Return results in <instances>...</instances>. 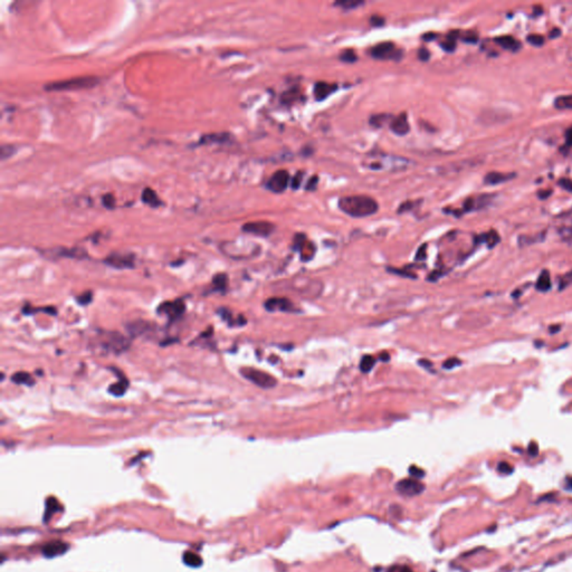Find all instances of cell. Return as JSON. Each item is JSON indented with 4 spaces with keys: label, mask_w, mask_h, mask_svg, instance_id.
Segmentation results:
<instances>
[{
    "label": "cell",
    "mask_w": 572,
    "mask_h": 572,
    "mask_svg": "<svg viewBox=\"0 0 572 572\" xmlns=\"http://www.w3.org/2000/svg\"><path fill=\"white\" fill-rule=\"evenodd\" d=\"M339 207L345 214L357 218L371 216L379 209L378 202L369 196L343 197L339 200Z\"/></svg>",
    "instance_id": "cell-1"
},
{
    "label": "cell",
    "mask_w": 572,
    "mask_h": 572,
    "mask_svg": "<svg viewBox=\"0 0 572 572\" xmlns=\"http://www.w3.org/2000/svg\"><path fill=\"white\" fill-rule=\"evenodd\" d=\"M408 165H409L408 159L390 156V154H369L362 161V166L370 170L400 171L406 169Z\"/></svg>",
    "instance_id": "cell-2"
},
{
    "label": "cell",
    "mask_w": 572,
    "mask_h": 572,
    "mask_svg": "<svg viewBox=\"0 0 572 572\" xmlns=\"http://www.w3.org/2000/svg\"><path fill=\"white\" fill-rule=\"evenodd\" d=\"M100 79L96 76H78L73 77L65 81L52 82L46 84L44 88L47 92H66V91H76L84 90V88H91L97 85Z\"/></svg>",
    "instance_id": "cell-3"
},
{
    "label": "cell",
    "mask_w": 572,
    "mask_h": 572,
    "mask_svg": "<svg viewBox=\"0 0 572 572\" xmlns=\"http://www.w3.org/2000/svg\"><path fill=\"white\" fill-rule=\"evenodd\" d=\"M99 339L101 348H103L105 351L117 354L124 352L130 345L128 340L119 332H104Z\"/></svg>",
    "instance_id": "cell-4"
},
{
    "label": "cell",
    "mask_w": 572,
    "mask_h": 572,
    "mask_svg": "<svg viewBox=\"0 0 572 572\" xmlns=\"http://www.w3.org/2000/svg\"><path fill=\"white\" fill-rule=\"evenodd\" d=\"M241 374L247 380H250L251 382L256 384L257 387L263 389H270L275 387L277 383L276 379L272 375L265 371L255 369V368H243V369H241Z\"/></svg>",
    "instance_id": "cell-5"
},
{
    "label": "cell",
    "mask_w": 572,
    "mask_h": 572,
    "mask_svg": "<svg viewBox=\"0 0 572 572\" xmlns=\"http://www.w3.org/2000/svg\"><path fill=\"white\" fill-rule=\"evenodd\" d=\"M134 255L128 253H112L104 259V263L111 267L127 269L134 267Z\"/></svg>",
    "instance_id": "cell-6"
},
{
    "label": "cell",
    "mask_w": 572,
    "mask_h": 572,
    "mask_svg": "<svg viewBox=\"0 0 572 572\" xmlns=\"http://www.w3.org/2000/svg\"><path fill=\"white\" fill-rule=\"evenodd\" d=\"M371 55L378 60H399L402 55L393 43H381L371 50Z\"/></svg>",
    "instance_id": "cell-7"
},
{
    "label": "cell",
    "mask_w": 572,
    "mask_h": 572,
    "mask_svg": "<svg viewBox=\"0 0 572 572\" xmlns=\"http://www.w3.org/2000/svg\"><path fill=\"white\" fill-rule=\"evenodd\" d=\"M290 174L286 170H277L268 180L267 188L273 192H283L285 191L287 186L290 184Z\"/></svg>",
    "instance_id": "cell-8"
},
{
    "label": "cell",
    "mask_w": 572,
    "mask_h": 572,
    "mask_svg": "<svg viewBox=\"0 0 572 572\" xmlns=\"http://www.w3.org/2000/svg\"><path fill=\"white\" fill-rule=\"evenodd\" d=\"M243 232L255 235V236L267 237L274 230V225L269 221H253L243 226Z\"/></svg>",
    "instance_id": "cell-9"
},
{
    "label": "cell",
    "mask_w": 572,
    "mask_h": 572,
    "mask_svg": "<svg viewBox=\"0 0 572 572\" xmlns=\"http://www.w3.org/2000/svg\"><path fill=\"white\" fill-rule=\"evenodd\" d=\"M185 310H186L185 303L181 300H177L174 301V302L162 303L160 307H159L158 312L166 314L167 317H169L174 320V318H178L179 317L183 316Z\"/></svg>",
    "instance_id": "cell-10"
},
{
    "label": "cell",
    "mask_w": 572,
    "mask_h": 572,
    "mask_svg": "<svg viewBox=\"0 0 572 572\" xmlns=\"http://www.w3.org/2000/svg\"><path fill=\"white\" fill-rule=\"evenodd\" d=\"M423 490H424V485L417 480H412V478L402 480L397 484V491L402 495L412 496V495L419 494Z\"/></svg>",
    "instance_id": "cell-11"
},
{
    "label": "cell",
    "mask_w": 572,
    "mask_h": 572,
    "mask_svg": "<svg viewBox=\"0 0 572 572\" xmlns=\"http://www.w3.org/2000/svg\"><path fill=\"white\" fill-rule=\"evenodd\" d=\"M265 309L267 311L275 312V311H282V312H292L294 310L293 303L287 299H281V298H273L269 299L265 302Z\"/></svg>",
    "instance_id": "cell-12"
},
{
    "label": "cell",
    "mask_w": 572,
    "mask_h": 572,
    "mask_svg": "<svg viewBox=\"0 0 572 572\" xmlns=\"http://www.w3.org/2000/svg\"><path fill=\"white\" fill-rule=\"evenodd\" d=\"M68 550V544L62 541H52L48 542L43 547L42 552L46 558H54L57 556H62Z\"/></svg>",
    "instance_id": "cell-13"
},
{
    "label": "cell",
    "mask_w": 572,
    "mask_h": 572,
    "mask_svg": "<svg viewBox=\"0 0 572 572\" xmlns=\"http://www.w3.org/2000/svg\"><path fill=\"white\" fill-rule=\"evenodd\" d=\"M232 142V135L229 133H211L200 137L196 145H209V144H225Z\"/></svg>",
    "instance_id": "cell-14"
},
{
    "label": "cell",
    "mask_w": 572,
    "mask_h": 572,
    "mask_svg": "<svg viewBox=\"0 0 572 572\" xmlns=\"http://www.w3.org/2000/svg\"><path fill=\"white\" fill-rule=\"evenodd\" d=\"M295 247L299 248L301 252V256H302L303 260L311 259L314 253H316V247H314L311 242H308L304 235H298L295 238Z\"/></svg>",
    "instance_id": "cell-15"
},
{
    "label": "cell",
    "mask_w": 572,
    "mask_h": 572,
    "mask_svg": "<svg viewBox=\"0 0 572 572\" xmlns=\"http://www.w3.org/2000/svg\"><path fill=\"white\" fill-rule=\"evenodd\" d=\"M390 128L391 131L396 133L398 135H405L410 130L409 122H408V117L406 113H401L398 117L393 118L390 123Z\"/></svg>",
    "instance_id": "cell-16"
},
{
    "label": "cell",
    "mask_w": 572,
    "mask_h": 572,
    "mask_svg": "<svg viewBox=\"0 0 572 572\" xmlns=\"http://www.w3.org/2000/svg\"><path fill=\"white\" fill-rule=\"evenodd\" d=\"M335 88L336 86L334 84L318 82L316 84V86H314V96H316L317 100L322 101L326 99L331 93H333L335 91Z\"/></svg>",
    "instance_id": "cell-17"
},
{
    "label": "cell",
    "mask_w": 572,
    "mask_h": 572,
    "mask_svg": "<svg viewBox=\"0 0 572 572\" xmlns=\"http://www.w3.org/2000/svg\"><path fill=\"white\" fill-rule=\"evenodd\" d=\"M515 177V174H502V172H490L484 178V183L487 185H499L507 183Z\"/></svg>",
    "instance_id": "cell-18"
},
{
    "label": "cell",
    "mask_w": 572,
    "mask_h": 572,
    "mask_svg": "<svg viewBox=\"0 0 572 572\" xmlns=\"http://www.w3.org/2000/svg\"><path fill=\"white\" fill-rule=\"evenodd\" d=\"M495 42L498 43L501 47H503L504 50H508V51H511V52H516V51L520 50V47H521L520 42L516 41V39L514 38L513 36H508V35L496 37Z\"/></svg>",
    "instance_id": "cell-19"
},
{
    "label": "cell",
    "mask_w": 572,
    "mask_h": 572,
    "mask_svg": "<svg viewBox=\"0 0 572 572\" xmlns=\"http://www.w3.org/2000/svg\"><path fill=\"white\" fill-rule=\"evenodd\" d=\"M142 201L152 208H158L163 205L162 200L158 197L157 192L149 187L145 188L143 190V192H142Z\"/></svg>",
    "instance_id": "cell-20"
},
{
    "label": "cell",
    "mask_w": 572,
    "mask_h": 572,
    "mask_svg": "<svg viewBox=\"0 0 572 572\" xmlns=\"http://www.w3.org/2000/svg\"><path fill=\"white\" fill-rule=\"evenodd\" d=\"M127 329L132 336H139L150 329V324L144 321H134L127 324Z\"/></svg>",
    "instance_id": "cell-21"
},
{
    "label": "cell",
    "mask_w": 572,
    "mask_h": 572,
    "mask_svg": "<svg viewBox=\"0 0 572 572\" xmlns=\"http://www.w3.org/2000/svg\"><path fill=\"white\" fill-rule=\"evenodd\" d=\"M127 389V380L124 378V377H121L118 382L110 385L109 392L115 397H121L126 393Z\"/></svg>",
    "instance_id": "cell-22"
},
{
    "label": "cell",
    "mask_w": 572,
    "mask_h": 572,
    "mask_svg": "<svg viewBox=\"0 0 572 572\" xmlns=\"http://www.w3.org/2000/svg\"><path fill=\"white\" fill-rule=\"evenodd\" d=\"M535 287L540 292H547L550 290V287H551V279H550V274L548 270H543L540 274Z\"/></svg>",
    "instance_id": "cell-23"
},
{
    "label": "cell",
    "mask_w": 572,
    "mask_h": 572,
    "mask_svg": "<svg viewBox=\"0 0 572 572\" xmlns=\"http://www.w3.org/2000/svg\"><path fill=\"white\" fill-rule=\"evenodd\" d=\"M11 381L17 384H25V385H33L34 384V378L27 372H16L12 375Z\"/></svg>",
    "instance_id": "cell-24"
},
{
    "label": "cell",
    "mask_w": 572,
    "mask_h": 572,
    "mask_svg": "<svg viewBox=\"0 0 572 572\" xmlns=\"http://www.w3.org/2000/svg\"><path fill=\"white\" fill-rule=\"evenodd\" d=\"M184 562L186 565L189 566V567H192V568H197V567H200L202 565V559L201 557L199 556V554L191 552V551H187L184 553Z\"/></svg>",
    "instance_id": "cell-25"
},
{
    "label": "cell",
    "mask_w": 572,
    "mask_h": 572,
    "mask_svg": "<svg viewBox=\"0 0 572 572\" xmlns=\"http://www.w3.org/2000/svg\"><path fill=\"white\" fill-rule=\"evenodd\" d=\"M60 256L69 257V258H85L87 257L86 252L82 248H72V250H61L59 252Z\"/></svg>",
    "instance_id": "cell-26"
},
{
    "label": "cell",
    "mask_w": 572,
    "mask_h": 572,
    "mask_svg": "<svg viewBox=\"0 0 572 572\" xmlns=\"http://www.w3.org/2000/svg\"><path fill=\"white\" fill-rule=\"evenodd\" d=\"M212 285H214L216 291H225L228 285V276L224 273L217 274L212 278Z\"/></svg>",
    "instance_id": "cell-27"
},
{
    "label": "cell",
    "mask_w": 572,
    "mask_h": 572,
    "mask_svg": "<svg viewBox=\"0 0 572 572\" xmlns=\"http://www.w3.org/2000/svg\"><path fill=\"white\" fill-rule=\"evenodd\" d=\"M554 106L559 110H572V95H562L557 97Z\"/></svg>",
    "instance_id": "cell-28"
},
{
    "label": "cell",
    "mask_w": 572,
    "mask_h": 572,
    "mask_svg": "<svg viewBox=\"0 0 572 572\" xmlns=\"http://www.w3.org/2000/svg\"><path fill=\"white\" fill-rule=\"evenodd\" d=\"M376 365V359L372 357V356H365L361 359V362H360V370L362 372H367L371 371L372 368L375 367Z\"/></svg>",
    "instance_id": "cell-29"
},
{
    "label": "cell",
    "mask_w": 572,
    "mask_h": 572,
    "mask_svg": "<svg viewBox=\"0 0 572 572\" xmlns=\"http://www.w3.org/2000/svg\"><path fill=\"white\" fill-rule=\"evenodd\" d=\"M60 508H61L60 504H59V502H57V501H56L55 499H54V500H53V499L48 500V501H47V504H46V514H45V515H44V521H45V518H46V520H48V518H50V517L52 516V514L55 513L56 511H59Z\"/></svg>",
    "instance_id": "cell-30"
},
{
    "label": "cell",
    "mask_w": 572,
    "mask_h": 572,
    "mask_svg": "<svg viewBox=\"0 0 572 572\" xmlns=\"http://www.w3.org/2000/svg\"><path fill=\"white\" fill-rule=\"evenodd\" d=\"M483 238H484V242L489 245V247H494L496 244L500 242V236L498 235V233L494 232V230H492L489 234L484 235Z\"/></svg>",
    "instance_id": "cell-31"
},
{
    "label": "cell",
    "mask_w": 572,
    "mask_h": 572,
    "mask_svg": "<svg viewBox=\"0 0 572 572\" xmlns=\"http://www.w3.org/2000/svg\"><path fill=\"white\" fill-rule=\"evenodd\" d=\"M340 59H341V61L347 62V63H353V62L357 61V54H356V52L352 51V50H347V51L342 52Z\"/></svg>",
    "instance_id": "cell-32"
},
{
    "label": "cell",
    "mask_w": 572,
    "mask_h": 572,
    "mask_svg": "<svg viewBox=\"0 0 572 572\" xmlns=\"http://www.w3.org/2000/svg\"><path fill=\"white\" fill-rule=\"evenodd\" d=\"M526 41L533 46H542L544 44V37L541 36V35L531 34V35H529V36H527Z\"/></svg>",
    "instance_id": "cell-33"
},
{
    "label": "cell",
    "mask_w": 572,
    "mask_h": 572,
    "mask_svg": "<svg viewBox=\"0 0 572 572\" xmlns=\"http://www.w3.org/2000/svg\"><path fill=\"white\" fill-rule=\"evenodd\" d=\"M363 3H365L363 1H354V0L353 1H351V0H344V1L336 2L335 5L341 6L342 8H344V9H352V8L361 6V5H363Z\"/></svg>",
    "instance_id": "cell-34"
},
{
    "label": "cell",
    "mask_w": 572,
    "mask_h": 572,
    "mask_svg": "<svg viewBox=\"0 0 572 572\" xmlns=\"http://www.w3.org/2000/svg\"><path fill=\"white\" fill-rule=\"evenodd\" d=\"M572 284V270H570L569 273H567L565 276H563L560 279V284H559V290L562 291L567 289L568 286H570Z\"/></svg>",
    "instance_id": "cell-35"
},
{
    "label": "cell",
    "mask_w": 572,
    "mask_h": 572,
    "mask_svg": "<svg viewBox=\"0 0 572 572\" xmlns=\"http://www.w3.org/2000/svg\"><path fill=\"white\" fill-rule=\"evenodd\" d=\"M15 151H16V148L14 147V145L3 144L1 147V159L2 160H6L7 158L11 157L12 154L15 153Z\"/></svg>",
    "instance_id": "cell-36"
},
{
    "label": "cell",
    "mask_w": 572,
    "mask_h": 572,
    "mask_svg": "<svg viewBox=\"0 0 572 572\" xmlns=\"http://www.w3.org/2000/svg\"><path fill=\"white\" fill-rule=\"evenodd\" d=\"M102 202H103V206L109 208V209H113L114 206H115V199L111 193H106L102 198Z\"/></svg>",
    "instance_id": "cell-37"
},
{
    "label": "cell",
    "mask_w": 572,
    "mask_h": 572,
    "mask_svg": "<svg viewBox=\"0 0 572 572\" xmlns=\"http://www.w3.org/2000/svg\"><path fill=\"white\" fill-rule=\"evenodd\" d=\"M385 119H387V115H383V114H381V115H375V117H372V118L370 119V123H371L374 127H382L383 121H384Z\"/></svg>",
    "instance_id": "cell-38"
},
{
    "label": "cell",
    "mask_w": 572,
    "mask_h": 572,
    "mask_svg": "<svg viewBox=\"0 0 572 572\" xmlns=\"http://www.w3.org/2000/svg\"><path fill=\"white\" fill-rule=\"evenodd\" d=\"M442 47L446 50L447 52H451L455 50V38L448 36L444 43H442Z\"/></svg>",
    "instance_id": "cell-39"
},
{
    "label": "cell",
    "mask_w": 572,
    "mask_h": 572,
    "mask_svg": "<svg viewBox=\"0 0 572 572\" xmlns=\"http://www.w3.org/2000/svg\"><path fill=\"white\" fill-rule=\"evenodd\" d=\"M92 296H93L92 292H85V293H83L81 296H78L77 298L78 303L82 304V305L88 304L92 301Z\"/></svg>",
    "instance_id": "cell-40"
},
{
    "label": "cell",
    "mask_w": 572,
    "mask_h": 572,
    "mask_svg": "<svg viewBox=\"0 0 572 572\" xmlns=\"http://www.w3.org/2000/svg\"><path fill=\"white\" fill-rule=\"evenodd\" d=\"M459 365H460V361L458 360V359L450 358V359H448V360H446V361L444 362V366H443V367H444L445 369H448V370H449V369H453V368L457 367V366H459Z\"/></svg>",
    "instance_id": "cell-41"
},
{
    "label": "cell",
    "mask_w": 572,
    "mask_h": 572,
    "mask_svg": "<svg viewBox=\"0 0 572 572\" xmlns=\"http://www.w3.org/2000/svg\"><path fill=\"white\" fill-rule=\"evenodd\" d=\"M303 175L304 172H298L296 176L294 177V179L292 180V188L293 189H298L301 185V181H302L303 178Z\"/></svg>",
    "instance_id": "cell-42"
},
{
    "label": "cell",
    "mask_w": 572,
    "mask_h": 572,
    "mask_svg": "<svg viewBox=\"0 0 572 572\" xmlns=\"http://www.w3.org/2000/svg\"><path fill=\"white\" fill-rule=\"evenodd\" d=\"M559 185H560L563 189H566V190H568V191L572 192V181L571 180L561 179L560 181H559Z\"/></svg>",
    "instance_id": "cell-43"
},
{
    "label": "cell",
    "mask_w": 572,
    "mask_h": 572,
    "mask_svg": "<svg viewBox=\"0 0 572 572\" xmlns=\"http://www.w3.org/2000/svg\"><path fill=\"white\" fill-rule=\"evenodd\" d=\"M426 250H427V245H423V246H421V247L419 248L418 253H417V255H416V259H417V260H423V259H425V257H426Z\"/></svg>",
    "instance_id": "cell-44"
},
{
    "label": "cell",
    "mask_w": 572,
    "mask_h": 572,
    "mask_svg": "<svg viewBox=\"0 0 572 572\" xmlns=\"http://www.w3.org/2000/svg\"><path fill=\"white\" fill-rule=\"evenodd\" d=\"M499 471L504 473V474H508V473L512 472V467L509 466L508 463H501L499 465Z\"/></svg>",
    "instance_id": "cell-45"
},
{
    "label": "cell",
    "mask_w": 572,
    "mask_h": 572,
    "mask_svg": "<svg viewBox=\"0 0 572 572\" xmlns=\"http://www.w3.org/2000/svg\"><path fill=\"white\" fill-rule=\"evenodd\" d=\"M389 572H412V571L409 568H407L405 566H394L390 569Z\"/></svg>",
    "instance_id": "cell-46"
},
{
    "label": "cell",
    "mask_w": 572,
    "mask_h": 572,
    "mask_svg": "<svg viewBox=\"0 0 572 572\" xmlns=\"http://www.w3.org/2000/svg\"><path fill=\"white\" fill-rule=\"evenodd\" d=\"M429 52L426 48H420L418 51V57L421 61H427L429 59Z\"/></svg>",
    "instance_id": "cell-47"
},
{
    "label": "cell",
    "mask_w": 572,
    "mask_h": 572,
    "mask_svg": "<svg viewBox=\"0 0 572 572\" xmlns=\"http://www.w3.org/2000/svg\"><path fill=\"white\" fill-rule=\"evenodd\" d=\"M566 144L568 147H572V127L566 132Z\"/></svg>",
    "instance_id": "cell-48"
},
{
    "label": "cell",
    "mask_w": 572,
    "mask_h": 572,
    "mask_svg": "<svg viewBox=\"0 0 572 572\" xmlns=\"http://www.w3.org/2000/svg\"><path fill=\"white\" fill-rule=\"evenodd\" d=\"M318 181V178H317V177H312L311 180H310V183H309L308 186H307V189H308V190H313L314 188H316Z\"/></svg>",
    "instance_id": "cell-49"
},
{
    "label": "cell",
    "mask_w": 572,
    "mask_h": 572,
    "mask_svg": "<svg viewBox=\"0 0 572 572\" xmlns=\"http://www.w3.org/2000/svg\"><path fill=\"white\" fill-rule=\"evenodd\" d=\"M383 23H384V20L382 19V17L374 16V17H372V18H371V24L375 25V26H380V25H382Z\"/></svg>",
    "instance_id": "cell-50"
},
{
    "label": "cell",
    "mask_w": 572,
    "mask_h": 572,
    "mask_svg": "<svg viewBox=\"0 0 572 572\" xmlns=\"http://www.w3.org/2000/svg\"><path fill=\"white\" fill-rule=\"evenodd\" d=\"M410 474H411V475H414V476H417V477H421V476L424 475V472L420 471V469H419L418 467H411V468H410Z\"/></svg>",
    "instance_id": "cell-51"
},
{
    "label": "cell",
    "mask_w": 572,
    "mask_h": 572,
    "mask_svg": "<svg viewBox=\"0 0 572 572\" xmlns=\"http://www.w3.org/2000/svg\"><path fill=\"white\" fill-rule=\"evenodd\" d=\"M529 450H530V454L534 456V455L538 454V446H536L535 444H531Z\"/></svg>",
    "instance_id": "cell-52"
},
{
    "label": "cell",
    "mask_w": 572,
    "mask_h": 572,
    "mask_svg": "<svg viewBox=\"0 0 572 572\" xmlns=\"http://www.w3.org/2000/svg\"><path fill=\"white\" fill-rule=\"evenodd\" d=\"M561 35V30L558 29V28H554L551 33H550V37L553 38V37H558Z\"/></svg>",
    "instance_id": "cell-53"
},
{
    "label": "cell",
    "mask_w": 572,
    "mask_h": 572,
    "mask_svg": "<svg viewBox=\"0 0 572 572\" xmlns=\"http://www.w3.org/2000/svg\"><path fill=\"white\" fill-rule=\"evenodd\" d=\"M551 192H552L551 190H549V191H540V192H539V197H540L541 199L548 198V196H550V194H551Z\"/></svg>",
    "instance_id": "cell-54"
},
{
    "label": "cell",
    "mask_w": 572,
    "mask_h": 572,
    "mask_svg": "<svg viewBox=\"0 0 572 572\" xmlns=\"http://www.w3.org/2000/svg\"><path fill=\"white\" fill-rule=\"evenodd\" d=\"M566 483H567V484H566V485H567V489L571 491V490H572V477L568 478Z\"/></svg>",
    "instance_id": "cell-55"
}]
</instances>
